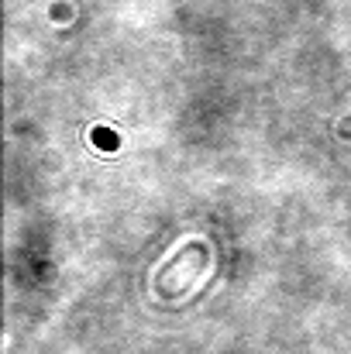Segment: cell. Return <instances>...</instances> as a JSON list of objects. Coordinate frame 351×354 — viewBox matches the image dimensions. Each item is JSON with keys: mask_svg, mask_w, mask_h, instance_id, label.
I'll list each match as a JSON object with an SVG mask.
<instances>
[]
</instances>
